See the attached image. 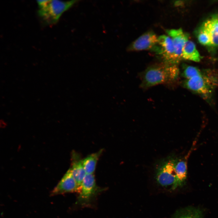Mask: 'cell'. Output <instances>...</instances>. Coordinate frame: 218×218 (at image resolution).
<instances>
[{"label": "cell", "mask_w": 218, "mask_h": 218, "mask_svg": "<svg viewBox=\"0 0 218 218\" xmlns=\"http://www.w3.org/2000/svg\"><path fill=\"white\" fill-rule=\"evenodd\" d=\"M80 188L74 179L70 168L66 172L56 186L51 191L50 195L54 196L67 193L78 192Z\"/></svg>", "instance_id": "7"}, {"label": "cell", "mask_w": 218, "mask_h": 218, "mask_svg": "<svg viewBox=\"0 0 218 218\" xmlns=\"http://www.w3.org/2000/svg\"><path fill=\"white\" fill-rule=\"evenodd\" d=\"M216 79L212 76L201 74L187 79L184 83L185 87L200 94L204 98L211 97L215 86L217 85Z\"/></svg>", "instance_id": "4"}, {"label": "cell", "mask_w": 218, "mask_h": 218, "mask_svg": "<svg viewBox=\"0 0 218 218\" xmlns=\"http://www.w3.org/2000/svg\"><path fill=\"white\" fill-rule=\"evenodd\" d=\"M200 30L206 33L211 41V46H218V15H213L203 22Z\"/></svg>", "instance_id": "9"}, {"label": "cell", "mask_w": 218, "mask_h": 218, "mask_svg": "<svg viewBox=\"0 0 218 218\" xmlns=\"http://www.w3.org/2000/svg\"><path fill=\"white\" fill-rule=\"evenodd\" d=\"M177 159L172 156H170L158 164L156 170L155 178L161 186L173 190L178 187L175 171Z\"/></svg>", "instance_id": "3"}, {"label": "cell", "mask_w": 218, "mask_h": 218, "mask_svg": "<svg viewBox=\"0 0 218 218\" xmlns=\"http://www.w3.org/2000/svg\"><path fill=\"white\" fill-rule=\"evenodd\" d=\"M158 43L160 46L164 61L177 64L172 40L169 36L162 35L158 37Z\"/></svg>", "instance_id": "10"}, {"label": "cell", "mask_w": 218, "mask_h": 218, "mask_svg": "<svg viewBox=\"0 0 218 218\" xmlns=\"http://www.w3.org/2000/svg\"><path fill=\"white\" fill-rule=\"evenodd\" d=\"M102 152V150H101L97 152L90 154L82 160L83 165L86 174L94 173L97 161Z\"/></svg>", "instance_id": "14"}, {"label": "cell", "mask_w": 218, "mask_h": 218, "mask_svg": "<svg viewBox=\"0 0 218 218\" xmlns=\"http://www.w3.org/2000/svg\"><path fill=\"white\" fill-rule=\"evenodd\" d=\"M128 51L150 50L162 54L161 47L158 41V37L153 31H147L133 42L127 48Z\"/></svg>", "instance_id": "6"}, {"label": "cell", "mask_w": 218, "mask_h": 218, "mask_svg": "<svg viewBox=\"0 0 218 218\" xmlns=\"http://www.w3.org/2000/svg\"><path fill=\"white\" fill-rule=\"evenodd\" d=\"M181 159L177 158L175 165V171L178 187L182 186L187 178V160L190 153Z\"/></svg>", "instance_id": "11"}, {"label": "cell", "mask_w": 218, "mask_h": 218, "mask_svg": "<svg viewBox=\"0 0 218 218\" xmlns=\"http://www.w3.org/2000/svg\"><path fill=\"white\" fill-rule=\"evenodd\" d=\"M197 68L192 66H188L184 68L182 75L187 79H190L202 74Z\"/></svg>", "instance_id": "16"}, {"label": "cell", "mask_w": 218, "mask_h": 218, "mask_svg": "<svg viewBox=\"0 0 218 218\" xmlns=\"http://www.w3.org/2000/svg\"><path fill=\"white\" fill-rule=\"evenodd\" d=\"M38 14L44 23L48 25L57 22L62 14L78 1L38 0Z\"/></svg>", "instance_id": "2"}, {"label": "cell", "mask_w": 218, "mask_h": 218, "mask_svg": "<svg viewBox=\"0 0 218 218\" xmlns=\"http://www.w3.org/2000/svg\"><path fill=\"white\" fill-rule=\"evenodd\" d=\"M166 32L172 40L177 64L183 59L182 49L185 42L188 40V36L181 28L168 30Z\"/></svg>", "instance_id": "8"}, {"label": "cell", "mask_w": 218, "mask_h": 218, "mask_svg": "<svg viewBox=\"0 0 218 218\" xmlns=\"http://www.w3.org/2000/svg\"><path fill=\"white\" fill-rule=\"evenodd\" d=\"M182 56L184 59L197 62H199L201 58L195 44L188 40L185 42L183 47Z\"/></svg>", "instance_id": "13"}, {"label": "cell", "mask_w": 218, "mask_h": 218, "mask_svg": "<svg viewBox=\"0 0 218 218\" xmlns=\"http://www.w3.org/2000/svg\"><path fill=\"white\" fill-rule=\"evenodd\" d=\"M199 42L204 45L211 46V43L210 38L205 32L199 30L197 36Z\"/></svg>", "instance_id": "17"}, {"label": "cell", "mask_w": 218, "mask_h": 218, "mask_svg": "<svg viewBox=\"0 0 218 218\" xmlns=\"http://www.w3.org/2000/svg\"><path fill=\"white\" fill-rule=\"evenodd\" d=\"M72 157L71 168L73 176L80 189L83 180L87 174L83 165L82 160L79 159L77 157L76 158L75 155Z\"/></svg>", "instance_id": "12"}, {"label": "cell", "mask_w": 218, "mask_h": 218, "mask_svg": "<svg viewBox=\"0 0 218 218\" xmlns=\"http://www.w3.org/2000/svg\"><path fill=\"white\" fill-rule=\"evenodd\" d=\"M171 218H203V215L199 209L188 207L177 211Z\"/></svg>", "instance_id": "15"}, {"label": "cell", "mask_w": 218, "mask_h": 218, "mask_svg": "<svg viewBox=\"0 0 218 218\" xmlns=\"http://www.w3.org/2000/svg\"><path fill=\"white\" fill-rule=\"evenodd\" d=\"M101 191L97 186L94 173L87 174L81 186L77 203L82 206L89 205L97 194Z\"/></svg>", "instance_id": "5"}, {"label": "cell", "mask_w": 218, "mask_h": 218, "mask_svg": "<svg viewBox=\"0 0 218 218\" xmlns=\"http://www.w3.org/2000/svg\"><path fill=\"white\" fill-rule=\"evenodd\" d=\"M177 64L163 61L147 68L143 73L140 86L146 88L162 84L173 82L178 78Z\"/></svg>", "instance_id": "1"}]
</instances>
